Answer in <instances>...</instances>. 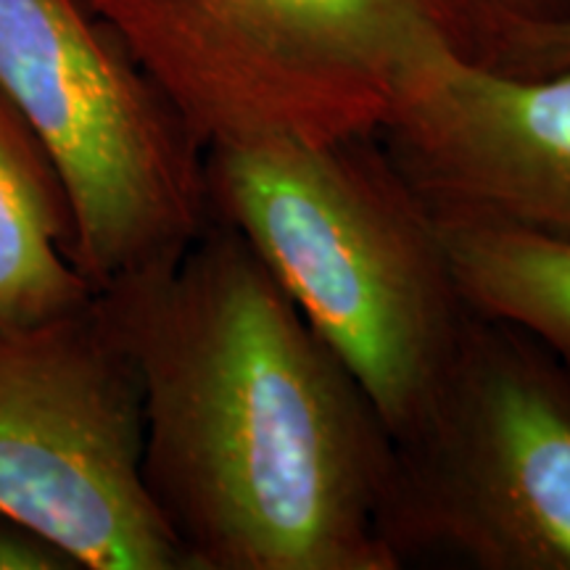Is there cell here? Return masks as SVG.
I'll use <instances>...</instances> for the list:
<instances>
[{
    "mask_svg": "<svg viewBox=\"0 0 570 570\" xmlns=\"http://www.w3.org/2000/svg\"><path fill=\"white\" fill-rule=\"evenodd\" d=\"M142 386V481L188 570H399L394 436L233 227L98 291Z\"/></svg>",
    "mask_w": 570,
    "mask_h": 570,
    "instance_id": "1",
    "label": "cell"
},
{
    "mask_svg": "<svg viewBox=\"0 0 570 570\" xmlns=\"http://www.w3.org/2000/svg\"><path fill=\"white\" fill-rule=\"evenodd\" d=\"M209 217L265 262L344 362L391 436L436 399L475 312L436 212L377 132L206 151Z\"/></svg>",
    "mask_w": 570,
    "mask_h": 570,
    "instance_id": "2",
    "label": "cell"
},
{
    "mask_svg": "<svg viewBox=\"0 0 570 570\" xmlns=\"http://www.w3.org/2000/svg\"><path fill=\"white\" fill-rule=\"evenodd\" d=\"M198 142L377 132L420 56L479 51L481 0H80Z\"/></svg>",
    "mask_w": 570,
    "mask_h": 570,
    "instance_id": "3",
    "label": "cell"
},
{
    "mask_svg": "<svg viewBox=\"0 0 570 570\" xmlns=\"http://www.w3.org/2000/svg\"><path fill=\"white\" fill-rule=\"evenodd\" d=\"M396 568L570 570V362L475 315L381 510Z\"/></svg>",
    "mask_w": 570,
    "mask_h": 570,
    "instance_id": "4",
    "label": "cell"
},
{
    "mask_svg": "<svg viewBox=\"0 0 570 570\" xmlns=\"http://www.w3.org/2000/svg\"><path fill=\"white\" fill-rule=\"evenodd\" d=\"M0 90L59 167L96 294L173 265L209 225L206 148L80 0H0Z\"/></svg>",
    "mask_w": 570,
    "mask_h": 570,
    "instance_id": "5",
    "label": "cell"
},
{
    "mask_svg": "<svg viewBox=\"0 0 570 570\" xmlns=\"http://www.w3.org/2000/svg\"><path fill=\"white\" fill-rule=\"evenodd\" d=\"M142 386L92 296L0 325V512L80 570H188L142 481Z\"/></svg>",
    "mask_w": 570,
    "mask_h": 570,
    "instance_id": "6",
    "label": "cell"
},
{
    "mask_svg": "<svg viewBox=\"0 0 570 570\" xmlns=\"http://www.w3.org/2000/svg\"><path fill=\"white\" fill-rule=\"evenodd\" d=\"M377 138L436 217L570 244V69L508 75L436 46L402 77Z\"/></svg>",
    "mask_w": 570,
    "mask_h": 570,
    "instance_id": "7",
    "label": "cell"
},
{
    "mask_svg": "<svg viewBox=\"0 0 570 570\" xmlns=\"http://www.w3.org/2000/svg\"><path fill=\"white\" fill-rule=\"evenodd\" d=\"M75 209L53 156L0 90V325H27L96 296L75 267Z\"/></svg>",
    "mask_w": 570,
    "mask_h": 570,
    "instance_id": "8",
    "label": "cell"
},
{
    "mask_svg": "<svg viewBox=\"0 0 570 570\" xmlns=\"http://www.w3.org/2000/svg\"><path fill=\"white\" fill-rule=\"evenodd\" d=\"M439 225L470 309L523 327L570 362V244L470 219Z\"/></svg>",
    "mask_w": 570,
    "mask_h": 570,
    "instance_id": "9",
    "label": "cell"
},
{
    "mask_svg": "<svg viewBox=\"0 0 570 570\" xmlns=\"http://www.w3.org/2000/svg\"><path fill=\"white\" fill-rule=\"evenodd\" d=\"M473 59L523 77L570 69V19L523 21L489 13Z\"/></svg>",
    "mask_w": 570,
    "mask_h": 570,
    "instance_id": "10",
    "label": "cell"
},
{
    "mask_svg": "<svg viewBox=\"0 0 570 570\" xmlns=\"http://www.w3.org/2000/svg\"><path fill=\"white\" fill-rule=\"evenodd\" d=\"M0 570H80V566L51 539L0 512Z\"/></svg>",
    "mask_w": 570,
    "mask_h": 570,
    "instance_id": "11",
    "label": "cell"
},
{
    "mask_svg": "<svg viewBox=\"0 0 570 570\" xmlns=\"http://www.w3.org/2000/svg\"><path fill=\"white\" fill-rule=\"evenodd\" d=\"M487 13L523 21L570 19V0H481Z\"/></svg>",
    "mask_w": 570,
    "mask_h": 570,
    "instance_id": "12",
    "label": "cell"
}]
</instances>
